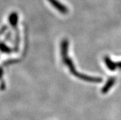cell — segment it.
I'll use <instances>...</instances> for the list:
<instances>
[{"mask_svg":"<svg viewBox=\"0 0 121 120\" xmlns=\"http://www.w3.org/2000/svg\"><path fill=\"white\" fill-rule=\"evenodd\" d=\"M68 49H69V42L66 39H64L62 40L60 44V53H61V59L62 61L66 65L69 69L70 73L76 78H78L79 79L82 80L85 82H90V83H98L102 82L103 79L100 77H92L89 76L87 75L84 74L79 73L78 70L76 69L72 59L69 58L68 55Z\"/></svg>","mask_w":121,"mask_h":120,"instance_id":"6da1fadb","label":"cell"},{"mask_svg":"<svg viewBox=\"0 0 121 120\" xmlns=\"http://www.w3.org/2000/svg\"><path fill=\"white\" fill-rule=\"evenodd\" d=\"M49 3L52 5L55 9H57L58 12H60L62 14H67L69 12V10L66 6L63 4L58 0H48Z\"/></svg>","mask_w":121,"mask_h":120,"instance_id":"7a4b0ae2","label":"cell"},{"mask_svg":"<svg viewBox=\"0 0 121 120\" xmlns=\"http://www.w3.org/2000/svg\"><path fill=\"white\" fill-rule=\"evenodd\" d=\"M104 62L108 69L111 71H114L117 69H121V61L117 62H114L108 56H104Z\"/></svg>","mask_w":121,"mask_h":120,"instance_id":"3957f363","label":"cell"},{"mask_svg":"<svg viewBox=\"0 0 121 120\" xmlns=\"http://www.w3.org/2000/svg\"><path fill=\"white\" fill-rule=\"evenodd\" d=\"M8 21L12 29L18 27V15L16 12H11L8 17Z\"/></svg>","mask_w":121,"mask_h":120,"instance_id":"277c9868","label":"cell"},{"mask_svg":"<svg viewBox=\"0 0 121 120\" xmlns=\"http://www.w3.org/2000/svg\"><path fill=\"white\" fill-rule=\"evenodd\" d=\"M116 80V79L114 77L109 78V79L108 80L107 82L104 84V85L103 86L102 89H101V93H103V94H106V93H108V92L109 91V90H110L111 88H112L114 85L115 84Z\"/></svg>","mask_w":121,"mask_h":120,"instance_id":"5b68a950","label":"cell"},{"mask_svg":"<svg viewBox=\"0 0 121 120\" xmlns=\"http://www.w3.org/2000/svg\"><path fill=\"white\" fill-rule=\"evenodd\" d=\"M13 50H14L10 48L4 42H0V52L9 55L12 53Z\"/></svg>","mask_w":121,"mask_h":120,"instance_id":"8992f818","label":"cell"},{"mask_svg":"<svg viewBox=\"0 0 121 120\" xmlns=\"http://www.w3.org/2000/svg\"><path fill=\"white\" fill-rule=\"evenodd\" d=\"M8 27L6 26V25H4V26H3V27H2L0 29V37L3 34L6 32V30L8 29Z\"/></svg>","mask_w":121,"mask_h":120,"instance_id":"52a82bcc","label":"cell"},{"mask_svg":"<svg viewBox=\"0 0 121 120\" xmlns=\"http://www.w3.org/2000/svg\"><path fill=\"white\" fill-rule=\"evenodd\" d=\"M11 33L10 31L8 33L6 34V36H5L4 37V41H9L10 40V39L11 38Z\"/></svg>","mask_w":121,"mask_h":120,"instance_id":"ba28073f","label":"cell"},{"mask_svg":"<svg viewBox=\"0 0 121 120\" xmlns=\"http://www.w3.org/2000/svg\"><path fill=\"white\" fill-rule=\"evenodd\" d=\"M5 88H6V84H5L4 81L1 80V83H0V90H5Z\"/></svg>","mask_w":121,"mask_h":120,"instance_id":"9c48e42d","label":"cell"},{"mask_svg":"<svg viewBox=\"0 0 121 120\" xmlns=\"http://www.w3.org/2000/svg\"><path fill=\"white\" fill-rule=\"evenodd\" d=\"M4 74V70H3V68L0 67V80H2V77Z\"/></svg>","mask_w":121,"mask_h":120,"instance_id":"30bf717a","label":"cell"}]
</instances>
